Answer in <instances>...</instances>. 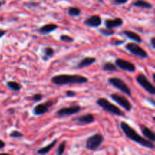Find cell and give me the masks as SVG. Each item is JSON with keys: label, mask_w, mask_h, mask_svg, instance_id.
<instances>
[{"label": "cell", "mask_w": 155, "mask_h": 155, "mask_svg": "<svg viewBox=\"0 0 155 155\" xmlns=\"http://www.w3.org/2000/svg\"><path fill=\"white\" fill-rule=\"evenodd\" d=\"M120 129L122 130L123 133H124V135L129 139L133 141L136 143L139 144L141 146L145 147V148H149V149H154V145L153 142H150L148 139H145L142 136H140L131 126L129 125L125 121L120 122Z\"/></svg>", "instance_id": "cell-1"}, {"label": "cell", "mask_w": 155, "mask_h": 155, "mask_svg": "<svg viewBox=\"0 0 155 155\" xmlns=\"http://www.w3.org/2000/svg\"><path fill=\"white\" fill-rule=\"evenodd\" d=\"M51 83L57 86L85 84L89 81L87 77L78 74H59L51 77Z\"/></svg>", "instance_id": "cell-2"}, {"label": "cell", "mask_w": 155, "mask_h": 155, "mask_svg": "<svg viewBox=\"0 0 155 155\" xmlns=\"http://www.w3.org/2000/svg\"><path fill=\"white\" fill-rule=\"evenodd\" d=\"M96 104L97 105L99 106V107H101L104 111L107 112V113H110L114 115H117V116H124V112H123L119 107H117V106L114 105V104H112L111 102H110L107 98H98L96 101Z\"/></svg>", "instance_id": "cell-3"}, {"label": "cell", "mask_w": 155, "mask_h": 155, "mask_svg": "<svg viewBox=\"0 0 155 155\" xmlns=\"http://www.w3.org/2000/svg\"><path fill=\"white\" fill-rule=\"evenodd\" d=\"M104 142V136L101 133H97L89 136L86 142V149L89 151H95L98 149Z\"/></svg>", "instance_id": "cell-4"}, {"label": "cell", "mask_w": 155, "mask_h": 155, "mask_svg": "<svg viewBox=\"0 0 155 155\" xmlns=\"http://www.w3.org/2000/svg\"><path fill=\"white\" fill-rule=\"evenodd\" d=\"M108 83L117 89L127 96H132V92L130 88L127 86V83L120 77H110L108 79Z\"/></svg>", "instance_id": "cell-5"}, {"label": "cell", "mask_w": 155, "mask_h": 155, "mask_svg": "<svg viewBox=\"0 0 155 155\" xmlns=\"http://www.w3.org/2000/svg\"><path fill=\"white\" fill-rule=\"evenodd\" d=\"M81 109V106L79 104H72L68 107H61L55 112V114L59 117H71L72 115L80 113Z\"/></svg>", "instance_id": "cell-6"}, {"label": "cell", "mask_w": 155, "mask_h": 155, "mask_svg": "<svg viewBox=\"0 0 155 155\" xmlns=\"http://www.w3.org/2000/svg\"><path fill=\"white\" fill-rule=\"evenodd\" d=\"M125 48L133 55L138 56L142 58H147L148 57L147 51L136 42H129L125 45Z\"/></svg>", "instance_id": "cell-7"}, {"label": "cell", "mask_w": 155, "mask_h": 155, "mask_svg": "<svg viewBox=\"0 0 155 155\" xmlns=\"http://www.w3.org/2000/svg\"><path fill=\"white\" fill-rule=\"evenodd\" d=\"M136 81L146 92H148V93L152 95H155V88L154 85L148 80V79L147 78L145 74H139L136 77Z\"/></svg>", "instance_id": "cell-8"}, {"label": "cell", "mask_w": 155, "mask_h": 155, "mask_svg": "<svg viewBox=\"0 0 155 155\" xmlns=\"http://www.w3.org/2000/svg\"><path fill=\"white\" fill-rule=\"evenodd\" d=\"M110 97L113 101L117 103L120 106L125 109V110H127V111H130L133 108V105L130 103V101L124 95L119 93H112L110 94Z\"/></svg>", "instance_id": "cell-9"}, {"label": "cell", "mask_w": 155, "mask_h": 155, "mask_svg": "<svg viewBox=\"0 0 155 155\" xmlns=\"http://www.w3.org/2000/svg\"><path fill=\"white\" fill-rule=\"evenodd\" d=\"M95 117L92 114H85L83 115L73 118L72 121L78 126H86L95 122Z\"/></svg>", "instance_id": "cell-10"}, {"label": "cell", "mask_w": 155, "mask_h": 155, "mask_svg": "<svg viewBox=\"0 0 155 155\" xmlns=\"http://www.w3.org/2000/svg\"><path fill=\"white\" fill-rule=\"evenodd\" d=\"M114 64L116 65L117 68H119L123 71H128L130 73L135 72L136 70V65L122 58H117L115 60Z\"/></svg>", "instance_id": "cell-11"}, {"label": "cell", "mask_w": 155, "mask_h": 155, "mask_svg": "<svg viewBox=\"0 0 155 155\" xmlns=\"http://www.w3.org/2000/svg\"><path fill=\"white\" fill-rule=\"evenodd\" d=\"M52 101H47L45 102L39 104L35 106L33 109V114L36 116H40V115L44 114L46 112L48 111L50 107L52 106Z\"/></svg>", "instance_id": "cell-12"}, {"label": "cell", "mask_w": 155, "mask_h": 155, "mask_svg": "<svg viewBox=\"0 0 155 155\" xmlns=\"http://www.w3.org/2000/svg\"><path fill=\"white\" fill-rule=\"evenodd\" d=\"M83 24L89 27H98L101 24V18L99 15H92L86 18Z\"/></svg>", "instance_id": "cell-13"}, {"label": "cell", "mask_w": 155, "mask_h": 155, "mask_svg": "<svg viewBox=\"0 0 155 155\" xmlns=\"http://www.w3.org/2000/svg\"><path fill=\"white\" fill-rule=\"evenodd\" d=\"M124 24V21L120 18H116L114 19H106L104 21V25L106 29L114 30L117 27H121Z\"/></svg>", "instance_id": "cell-14"}, {"label": "cell", "mask_w": 155, "mask_h": 155, "mask_svg": "<svg viewBox=\"0 0 155 155\" xmlns=\"http://www.w3.org/2000/svg\"><path fill=\"white\" fill-rule=\"evenodd\" d=\"M58 26L53 23H49L43 25L42 27H39L37 30V32L41 35H48L51 32H54V30H57Z\"/></svg>", "instance_id": "cell-15"}, {"label": "cell", "mask_w": 155, "mask_h": 155, "mask_svg": "<svg viewBox=\"0 0 155 155\" xmlns=\"http://www.w3.org/2000/svg\"><path fill=\"white\" fill-rule=\"evenodd\" d=\"M95 62H96V58H95L85 57L79 61V63L77 64L76 68H77V69H82V68H87V67L91 66V65L93 64Z\"/></svg>", "instance_id": "cell-16"}, {"label": "cell", "mask_w": 155, "mask_h": 155, "mask_svg": "<svg viewBox=\"0 0 155 155\" xmlns=\"http://www.w3.org/2000/svg\"><path fill=\"white\" fill-rule=\"evenodd\" d=\"M140 130L142 131V134H143L144 137L146 138V139H148V141L151 142H155V135L154 133V132L149 129L148 127H147L145 125H142L140 127Z\"/></svg>", "instance_id": "cell-17"}, {"label": "cell", "mask_w": 155, "mask_h": 155, "mask_svg": "<svg viewBox=\"0 0 155 155\" xmlns=\"http://www.w3.org/2000/svg\"><path fill=\"white\" fill-rule=\"evenodd\" d=\"M123 33L127 36V38L130 39L131 40L136 42V43H142L143 42L142 39L141 38V36H139L138 33H135V32L131 31V30H124Z\"/></svg>", "instance_id": "cell-18"}, {"label": "cell", "mask_w": 155, "mask_h": 155, "mask_svg": "<svg viewBox=\"0 0 155 155\" xmlns=\"http://www.w3.org/2000/svg\"><path fill=\"white\" fill-rule=\"evenodd\" d=\"M42 58L43 61H48V59L52 58L54 54V49L51 46H45L42 50Z\"/></svg>", "instance_id": "cell-19"}, {"label": "cell", "mask_w": 155, "mask_h": 155, "mask_svg": "<svg viewBox=\"0 0 155 155\" xmlns=\"http://www.w3.org/2000/svg\"><path fill=\"white\" fill-rule=\"evenodd\" d=\"M56 143H57V139H54V140H53L51 143L48 144V145H46V146H44V147H42V148L38 149L37 151H36V153L39 155L47 154L48 153L50 152V151H51L53 148H54V145H56Z\"/></svg>", "instance_id": "cell-20"}, {"label": "cell", "mask_w": 155, "mask_h": 155, "mask_svg": "<svg viewBox=\"0 0 155 155\" xmlns=\"http://www.w3.org/2000/svg\"><path fill=\"white\" fill-rule=\"evenodd\" d=\"M132 5L135 7L142 8L151 9L153 8V5L148 2L145 1V0H135Z\"/></svg>", "instance_id": "cell-21"}, {"label": "cell", "mask_w": 155, "mask_h": 155, "mask_svg": "<svg viewBox=\"0 0 155 155\" xmlns=\"http://www.w3.org/2000/svg\"><path fill=\"white\" fill-rule=\"evenodd\" d=\"M6 86H8L9 89L15 91V92H19L22 89V86L15 81H8L6 83Z\"/></svg>", "instance_id": "cell-22"}, {"label": "cell", "mask_w": 155, "mask_h": 155, "mask_svg": "<svg viewBox=\"0 0 155 155\" xmlns=\"http://www.w3.org/2000/svg\"><path fill=\"white\" fill-rule=\"evenodd\" d=\"M102 70L106 72H114L117 70V68L114 64L111 63V62H105L102 65Z\"/></svg>", "instance_id": "cell-23"}, {"label": "cell", "mask_w": 155, "mask_h": 155, "mask_svg": "<svg viewBox=\"0 0 155 155\" xmlns=\"http://www.w3.org/2000/svg\"><path fill=\"white\" fill-rule=\"evenodd\" d=\"M68 13L71 17H78L81 14V10L77 7H71L68 8Z\"/></svg>", "instance_id": "cell-24"}, {"label": "cell", "mask_w": 155, "mask_h": 155, "mask_svg": "<svg viewBox=\"0 0 155 155\" xmlns=\"http://www.w3.org/2000/svg\"><path fill=\"white\" fill-rule=\"evenodd\" d=\"M98 32L104 36H113L115 33V31L114 30H108L106 28H101L98 30Z\"/></svg>", "instance_id": "cell-25"}, {"label": "cell", "mask_w": 155, "mask_h": 155, "mask_svg": "<svg viewBox=\"0 0 155 155\" xmlns=\"http://www.w3.org/2000/svg\"><path fill=\"white\" fill-rule=\"evenodd\" d=\"M59 39H60V40L61 41V42H68V43H72V42H74V38L71 37V36H68V35H66V34L61 35Z\"/></svg>", "instance_id": "cell-26"}, {"label": "cell", "mask_w": 155, "mask_h": 155, "mask_svg": "<svg viewBox=\"0 0 155 155\" xmlns=\"http://www.w3.org/2000/svg\"><path fill=\"white\" fill-rule=\"evenodd\" d=\"M44 98L43 95H42V94H40V93H36V94H34V95H32L30 98H29V100L34 101V102H38V101H42V98Z\"/></svg>", "instance_id": "cell-27"}, {"label": "cell", "mask_w": 155, "mask_h": 155, "mask_svg": "<svg viewBox=\"0 0 155 155\" xmlns=\"http://www.w3.org/2000/svg\"><path fill=\"white\" fill-rule=\"evenodd\" d=\"M65 148H66V142H62L60 145H58L57 148V155H62L64 152Z\"/></svg>", "instance_id": "cell-28"}, {"label": "cell", "mask_w": 155, "mask_h": 155, "mask_svg": "<svg viewBox=\"0 0 155 155\" xmlns=\"http://www.w3.org/2000/svg\"><path fill=\"white\" fill-rule=\"evenodd\" d=\"M9 136L11 138H14V139H21V138L24 137V134L21 133V132L18 131V130H13Z\"/></svg>", "instance_id": "cell-29"}, {"label": "cell", "mask_w": 155, "mask_h": 155, "mask_svg": "<svg viewBox=\"0 0 155 155\" xmlns=\"http://www.w3.org/2000/svg\"><path fill=\"white\" fill-rule=\"evenodd\" d=\"M76 95H77V93L73 90H68L66 92V96L68 98H74L76 96Z\"/></svg>", "instance_id": "cell-30"}, {"label": "cell", "mask_w": 155, "mask_h": 155, "mask_svg": "<svg viewBox=\"0 0 155 155\" xmlns=\"http://www.w3.org/2000/svg\"><path fill=\"white\" fill-rule=\"evenodd\" d=\"M129 0H113V3L114 5H120L126 4Z\"/></svg>", "instance_id": "cell-31"}, {"label": "cell", "mask_w": 155, "mask_h": 155, "mask_svg": "<svg viewBox=\"0 0 155 155\" xmlns=\"http://www.w3.org/2000/svg\"><path fill=\"white\" fill-rule=\"evenodd\" d=\"M125 42H126L125 40H118V41H116V42H114V45L117 46V45H122V44L125 43Z\"/></svg>", "instance_id": "cell-32"}, {"label": "cell", "mask_w": 155, "mask_h": 155, "mask_svg": "<svg viewBox=\"0 0 155 155\" xmlns=\"http://www.w3.org/2000/svg\"><path fill=\"white\" fill-rule=\"evenodd\" d=\"M150 43H151V47H152L153 49H154L155 48V37L154 36H153V37L151 39V42H150Z\"/></svg>", "instance_id": "cell-33"}, {"label": "cell", "mask_w": 155, "mask_h": 155, "mask_svg": "<svg viewBox=\"0 0 155 155\" xmlns=\"http://www.w3.org/2000/svg\"><path fill=\"white\" fill-rule=\"evenodd\" d=\"M6 33H7V30L0 29V39H1L2 37H3V36H4Z\"/></svg>", "instance_id": "cell-34"}, {"label": "cell", "mask_w": 155, "mask_h": 155, "mask_svg": "<svg viewBox=\"0 0 155 155\" xmlns=\"http://www.w3.org/2000/svg\"><path fill=\"white\" fill-rule=\"evenodd\" d=\"M5 143L2 140H1V139H0V149L5 148Z\"/></svg>", "instance_id": "cell-35"}, {"label": "cell", "mask_w": 155, "mask_h": 155, "mask_svg": "<svg viewBox=\"0 0 155 155\" xmlns=\"http://www.w3.org/2000/svg\"><path fill=\"white\" fill-rule=\"evenodd\" d=\"M148 101H151V102H150V103H151V104H152V105H155V103H154V99H153V98H148Z\"/></svg>", "instance_id": "cell-36"}, {"label": "cell", "mask_w": 155, "mask_h": 155, "mask_svg": "<svg viewBox=\"0 0 155 155\" xmlns=\"http://www.w3.org/2000/svg\"><path fill=\"white\" fill-rule=\"evenodd\" d=\"M0 155H12V154H7V153H1Z\"/></svg>", "instance_id": "cell-37"}, {"label": "cell", "mask_w": 155, "mask_h": 155, "mask_svg": "<svg viewBox=\"0 0 155 155\" xmlns=\"http://www.w3.org/2000/svg\"><path fill=\"white\" fill-rule=\"evenodd\" d=\"M153 80H154V81H155V76H154V74H153Z\"/></svg>", "instance_id": "cell-38"}, {"label": "cell", "mask_w": 155, "mask_h": 155, "mask_svg": "<svg viewBox=\"0 0 155 155\" xmlns=\"http://www.w3.org/2000/svg\"><path fill=\"white\" fill-rule=\"evenodd\" d=\"M1 6H2V2H0V7H1Z\"/></svg>", "instance_id": "cell-39"}]
</instances>
